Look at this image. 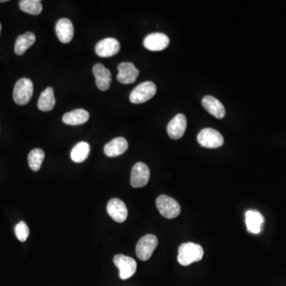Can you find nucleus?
I'll return each instance as SVG.
<instances>
[{
  "label": "nucleus",
  "mask_w": 286,
  "mask_h": 286,
  "mask_svg": "<svg viewBox=\"0 0 286 286\" xmlns=\"http://www.w3.org/2000/svg\"><path fill=\"white\" fill-rule=\"evenodd\" d=\"M118 70L117 80L121 84H133L139 77V71L131 62L120 63L118 66Z\"/></svg>",
  "instance_id": "9b49d317"
},
{
  "label": "nucleus",
  "mask_w": 286,
  "mask_h": 286,
  "mask_svg": "<svg viewBox=\"0 0 286 286\" xmlns=\"http://www.w3.org/2000/svg\"><path fill=\"white\" fill-rule=\"evenodd\" d=\"M264 218L260 212L254 210H250L246 213V224L247 230L253 234L261 232Z\"/></svg>",
  "instance_id": "a211bd4d"
},
{
  "label": "nucleus",
  "mask_w": 286,
  "mask_h": 286,
  "mask_svg": "<svg viewBox=\"0 0 286 286\" xmlns=\"http://www.w3.org/2000/svg\"><path fill=\"white\" fill-rule=\"evenodd\" d=\"M187 127V119L183 114H178L171 119L167 126L169 138L174 140L182 139Z\"/></svg>",
  "instance_id": "f8f14e48"
},
{
  "label": "nucleus",
  "mask_w": 286,
  "mask_h": 286,
  "mask_svg": "<svg viewBox=\"0 0 286 286\" xmlns=\"http://www.w3.org/2000/svg\"><path fill=\"white\" fill-rule=\"evenodd\" d=\"M89 119V113L84 109H77L68 112L63 116L62 120L65 124L71 126L84 124Z\"/></svg>",
  "instance_id": "6ab92c4d"
},
{
  "label": "nucleus",
  "mask_w": 286,
  "mask_h": 286,
  "mask_svg": "<svg viewBox=\"0 0 286 286\" xmlns=\"http://www.w3.org/2000/svg\"><path fill=\"white\" fill-rule=\"evenodd\" d=\"M157 208L162 216L166 219H174L181 213V206L178 201L166 195L157 198Z\"/></svg>",
  "instance_id": "7ed1b4c3"
},
{
  "label": "nucleus",
  "mask_w": 286,
  "mask_h": 286,
  "mask_svg": "<svg viewBox=\"0 0 286 286\" xmlns=\"http://www.w3.org/2000/svg\"><path fill=\"white\" fill-rule=\"evenodd\" d=\"M90 153V146L86 142H80L73 148L71 151V159L77 163L84 162Z\"/></svg>",
  "instance_id": "4be33fe9"
},
{
  "label": "nucleus",
  "mask_w": 286,
  "mask_h": 286,
  "mask_svg": "<svg viewBox=\"0 0 286 286\" xmlns=\"http://www.w3.org/2000/svg\"><path fill=\"white\" fill-rule=\"evenodd\" d=\"M34 93V85L31 80L21 78L16 82L13 92V98L17 104L26 105L30 102Z\"/></svg>",
  "instance_id": "f03ea898"
},
{
  "label": "nucleus",
  "mask_w": 286,
  "mask_h": 286,
  "mask_svg": "<svg viewBox=\"0 0 286 286\" xmlns=\"http://www.w3.org/2000/svg\"><path fill=\"white\" fill-rule=\"evenodd\" d=\"M204 256V250L199 244L194 243H186L180 246L178 250V262L184 267H187L201 261Z\"/></svg>",
  "instance_id": "f257e3e1"
},
{
  "label": "nucleus",
  "mask_w": 286,
  "mask_h": 286,
  "mask_svg": "<svg viewBox=\"0 0 286 286\" xmlns=\"http://www.w3.org/2000/svg\"><path fill=\"white\" fill-rule=\"evenodd\" d=\"M1 31H2V25L0 24V34H1Z\"/></svg>",
  "instance_id": "bb28decb"
},
{
  "label": "nucleus",
  "mask_w": 286,
  "mask_h": 286,
  "mask_svg": "<svg viewBox=\"0 0 286 286\" xmlns=\"http://www.w3.org/2000/svg\"><path fill=\"white\" fill-rule=\"evenodd\" d=\"M157 87L151 81L143 82L138 85L130 93V100L132 103L139 104L150 100L156 94Z\"/></svg>",
  "instance_id": "20e7f679"
},
{
  "label": "nucleus",
  "mask_w": 286,
  "mask_h": 286,
  "mask_svg": "<svg viewBox=\"0 0 286 286\" xmlns=\"http://www.w3.org/2000/svg\"><path fill=\"white\" fill-rule=\"evenodd\" d=\"M150 178V171L148 165L143 162H138L132 168L130 185L134 188H141L147 185Z\"/></svg>",
  "instance_id": "6e6552de"
},
{
  "label": "nucleus",
  "mask_w": 286,
  "mask_h": 286,
  "mask_svg": "<svg viewBox=\"0 0 286 286\" xmlns=\"http://www.w3.org/2000/svg\"><path fill=\"white\" fill-rule=\"evenodd\" d=\"M7 2V0H0V3H6Z\"/></svg>",
  "instance_id": "a878e982"
},
{
  "label": "nucleus",
  "mask_w": 286,
  "mask_h": 286,
  "mask_svg": "<svg viewBox=\"0 0 286 286\" xmlns=\"http://www.w3.org/2000/svg\"><path fill=\"white\" fill-rule=\"evenodd\" d=\"M55 103L54 89L49 87L41 93L37 103V107L41 112H50L54 109Z\"/></svg>",
  "instance_id": "412c9836"
},
{
  "label": "nucleus",
  "mask_w": 286,
  "mask_h": 286,
  "mask_svg": "<svg viewBox=\"0 0 286 286\" xmlns=\"http://www.w3.org/2000/svg\"><path fill=\"white\" fill-rule=\"evenodd\" d=\"M14 231H15L17 238L21 242H25L29 235H30V230H29L28 226L24 221H21L17 224Z\"/></svg>",
  "instance_id": "393cba45"
},
{
  "label": "nucleus",
  "mask_w": 286,
  "mask_h": 286,
  "mask_svg": "<svg viewBox=\"0 0 286 286\" xmlns=\"http://www.w3.org/2000/svg\"><path fill=\"white\" fill-rule=\"evenodd\" d=\"M19 7L24 12L33 15H37L42 11V4L40 0H21Z\"/></svg>",
  "instance_id": "5701e85b"
},
{
  "label": "nucleus",
  "mask_w": 286,
  "mask_h": 286,
  "mask_svg": "<svg viewBox=\"0 0 286 286\" xmlns=\"http://www.w3.org/2000/svg\"><path fill=\"white\" fill-rule=\"evenodd\" d=\"M202 105L209 114L216 119H223L225 116V107L218 99L213 96H206L203 98Z\"/></svg>",
  "instance_id": "2eb2a0df"
},
{
  "label": "nucleus",
  "mask_w": 286,
  "mask_h": 286,
  "mask_svg": "<svg viewBox=\"0 0 286 286\" xmlns=\"http://www.w3.org/2000/svg\"><path fill=\"white\" fill-rule=\"evenodd\" d=\"M128 149V142L124 138L119 137L105 145L104 153L107 157L119 156L123 155Z\"/></svg>",
  "instance_id": "f3484780"
},
{
  "label": "nucleus",
  "mask_w": 286,
  "mask_h": 286,
  "mask_svg": "<svg viewBox=\"0 0 286 286\" xmlns=\"http://www.w3.org/2000/svg\"><path fill=\"white\" fill-rule=\"evenodd\" d=\"M56 33L61 42L64 44L70 43L74 35V28L72 21L68 18H61L56 25Z\"/></svg>",
  "instance_id": "dca6fc26"
},
{
  "label": "nucleus",
  "mask_w": 286,
  "mask_h": 286,
  "mask_svg": "<svg viewBox=\"0 0 286 286\" xmlns=\"http://www.w3.org/2000/svg\"><path fill=\"white\" fill-rule=\"evenodd\" d=\"M107 213L118 223H123L128 216L127 208L124 202L118 198L109 201L107 205Z\"/></svg>",
  "instance_id": "9d476101"
},
{
  "label": "nucleus",
  "mask_w": 286,
  "mask_h": 286,
  "mask_svg": "<svg viewBox=\"0 0 286 286\" xmlns=\"http://www.w3.org/2000/svg\"><path fill=\"white\" fill-rule=\"evenodd\" d=\"M120 50L119 41L113 37H107L99 41L96 46V53L101 57H110L116 55Z\"/></svg>",
  "instance_id": "1a4fd4ad"
},
{
  "label": "nucleus",
  "mask_w": 286,
  "mask_h": 286,
  "mask_svg": "<svg viewBox=\"0 0 286 286\" xmlns=\"http://www.w3.org/2000/svg\"><path fill=\"white\" fill-rule=\"evenodd\" d=\"M197 141L201 146L210 149L221 147L224 142L223 135L212 128L203 129L198 135Z\"/></svg>",
  "instance_id": "423d86ee"
},
{
  "label": "nucleus",
  "mask_w": 286,
  "mask_h": 286,
  "mask_svg": "<svg viewBox=\"0 0 286 286\" xmlns=\"http://www.w3.org/2000/svg\"><path fill=\"white\" fill-rule=\"evenodd\" d=\"M113 261L115 265L119 268V276L121 279H128L136 272L137 262L130 257L123 254H116L113 258Z\"/></svg>",
  "instance_id": "0eeeda50"
},
{
  "label": "nucleus",
  "mask_w": 286,
  "mask_h": 286,
  "mask_svg": "<svg viewBox=\"0 0 286 286\" xmlns=\"http://www.w3.org/2000/svg\"><path fill=\"white\" fill-rule=\"evenodd\" d=\"M93 70L98 89L101 91H107L112 84V73L110 70L105 68L101 63L95 64Z\"/></svg>",
  "instance_id": "4468645a"
},
{
  "label": "nucleus",
  "mask_w": 286,
  "mask_h": 286,
  "mask_svg": "<svg viewBox=\"0 0 286 286\" xmlns=\"http://www.w3.org/2000/svg\"><path fill=\"white\" fill-rule=\"evenodd\" d=\"M159 244V239L155 235L149 234L139 239L136 245V254L142 261H147L150 258Z\"/></svg>",
  "instance_id": "39448f33"
},
{
  "label": "nucleus",
  "mask_w": 286,
  "mask_h": 286,
  "mask_svg": "<svg viewBox=\"0 0 286 286\" xmlns=\"http://www.w3.org/2000/svg\"><path fill=\"white\" fill-rule=\"evenodd\" d=\"M45 159V152L41 149H34L28 155L29 166L33 171L41 169V164Z\"/></svg>",
  "instance_id": "b1692460"
},
{
  "label": "nucleus",
  "mask_w": 286,
  "mask_h": 286,
  "mask_svg": "<svg viewBox=\"0 0 286 286\" xmlns=\"http://www.w3.org/2000/svg\"><path fill=\"white\" fill-rule=\"evenodd\" d=\"M36 37L34 33L27 32L17 37L14 45V52L17 55H23L35 42Z\"/></svg>",
  "instance_id": "aec40b11"
},
{
  "label": "nucleus",
  "mask_w": 286,
  "mask_h": 286,
  "mask_svg": "<svg viewBox=\"0 0 286 286\" xmlns=\"http://www.w3.org/2000/svg\"><path fill=\"white\" fill-rule=\"evenodd\" d=\"M145 48L150 51H162L167 48L169 44V38L162 33H153L149 34L143 41Z\"/></svg>",
  "instance_id": "ddd939ff"
}]
</instances>
